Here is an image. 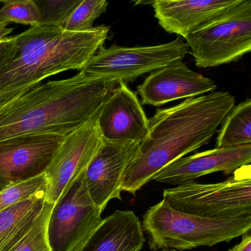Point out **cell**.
Here are the masks:
<instances>
[{"label": "cell", "instance_id": "484cf974", "mask_svg": "<svg viewBox=\"0 0 251 251\" xmlns=\"http://www.w3.org/2000/svg\"><path fill=\"white\" fill-rule=\"evenodd\" d=\"M14 29L13 28H8L7 27H2V28H0V43L5 39V38L8 37V35L11 34L12 33Z\"/></svg>", "mask_w": 251, "mask_h": 251}, {"label": "cell", "instance_id": "7402d4cb", "mask_svg": "<svg viewBox=\"0 0 251 251\" xmlns=\"http://www.w3.org/2000/svg\"><path fill=\"white\" fill-rule=\"evenodd\" d=\"M53 205L45 201L34 224L13 251H50L48 239V223Z\"/></svg>", "mask_w": 251, "mask_h": 251}, {"label": "cell", "instance_id": "603a6c76", "mask_svg": "<svg viewBox=\"0 0 251 251\" xmlns=\"http://www.w3.org/2000/svg\"><path fill=\"white\" fill-rule=\"evenodd\" d=\"M82 0H46L37 1L41 14L40 24L61 26L67 22Z\"/></svg>", "mask_w": 251, "mask_h": 251}, {"label": "cell", "instance_id": "f1b7e54d", "mask_svg": "<svg viewBox=\"0 0 251 251\" xmlns=\"http://www.w3.org/2000/svg\"><path fill=\"white\" fill-rule=\"evenodd\" d=\"M8 23H0V28H2V27H7V26H8Z\"/></svg>", "mask_w": 251, "mask_h": 251}, {"label": "cell", "instance_id": "9a60e30c", "mask_svg": "<svg viewBox=\"0 0 251 251\" xmlns=\"http://www.w3.org/2000/svg\"><path fill=\"white\" fill-rule=\"evenodd\" d=\"M241 0H155L151 1L159 25L169 33L184 38Z\"/></svg>", "mask_w": 251, "mask_h": 251}, {"label": "cell", "instance_id": "83f0119b", "mask_svg": "<svg viewBox=\"0 0 251 251\" xmlns=\"http://www.w3.org/2000/svg\"><path fill=\"white\" fill-rule=\"evenodd\" d=\"M149 251H180L178 250L172 249V248H162V249L159 250H151Z\"/></svg>", "mask_w": 251, "mask_h": 251}, {"label": "cell", "instance_id": "4dcf8cb0", "mask_svg": "<svg viewBox=\"0 0 251 251\" xmlns=\"http://www.w3.org/2000/svg\"></svg>", "mask_w": 251, "mask_h": 251}, {"label": "cell", "instance_id": "9c48e42d", "mask_svg": "<svg viewBox=\"0 0 251 251\" xmlns=\"http://www.w3.org/2000/svg\"><path fill=\"white\" fill-rule=\"evenodd\" d=\"M100 114V112H99ZM64 138L45 171V201L55 203L63 192L83 174L102 145L98 115Z\"/></svg>", "mask_w": 251, "mask_h": 251}, {"label": "cell", "instance_id": "5bb4252c", "mask_svg": "<svg viewBox=\"0 0 251 251\" xmlns=\"http://www.w3.org/2000/svg\"><path fill=\"white\" fill-rule=\"evenodd\" d=\"M251 163V145L216 148L173 161L157 173L152 180L176 186L217 172L231 174Z\"/></svg>", "mask_w": 251, "mask_h": 251}, {"label": "cell", "instance_id": "8fae6325", "mask_svg": "<svg viewBox=\"0 0 251 251\" xmlns=\"http://www.w3.org/2000/svg\"><path fill=\"white\" fill-rule=\"evenodd\" d=\"M140 143L103 139L88 166L85 173L88 192L102 212L111 200L121 201L123 178L127 167L137 155Z\"/></svg>", "mask_w": 251, "mask_h": 251}, {"label": "cell", "instance_id": "30bf717a", "mask_svg": "<svg viewBox=\"0 0 251 251\" xmlns=\"http://www.w3.org/2000/svg\"><path fill=\"white\" fill-rule=\"evenodd\" d=\"M66 136L31 134L0 142V177L11 184L45 174Z\"/></svg>", "mask_w": 251, "mask_h": 251}, {"label": "cell", "instance_id": "4316f807", "mask_svg": "<svg viewBox=\"0 0 251 251\" xmlns=\"http://www.w3.org/2000/svg\"><path fill=\"white\" fill-rule=\"evenodd\" d=\"M11 183L5 180V179L0 177V191H2V189H5L7 186H9Z\"/></svg>", "mask_w": 251, "mask_h": 251}, {"label": "cell", "instance_id": "7a4b0ae2", "mask_svg": "<svg viewBox=\"0 0 251 251\" xmlns=\"http://www.w3.org/2000/svg\"><path fill=\"white\" fill-rule=\"evenodd\" d=\"M117 84L80 71L23 92L0 108V142L23 135L68 136L99 114Z\"/></svg>", "mask_w": 251, "mask_h": 251}, {"label": "cell", "instance_id": "44dd1931", "mask_svg": "<svg viewBox=\"0 0 251 251\" xmlns=\"http://www.w3.org/2000/svg\"><path fill=\"white\" fill-rule=\"evenodd\" d=\"M3 3L0 9V23H14L31 27L40 24V11L35 1H5Z\"/></svg>", "mask_w": 251, "mask_h": 251}, {"label": "cell", "instance_id": "ffe728a7", "mask_svg": "<svg viewBox=\"0 0 251 251\" xmlns=\"http://www.w3.org/2000/svg\"><path fill=\"white\" fill-rule=\"evenodd\" d=\"M45 175H41L25 181L13 183L0 191V211L17 205L46 189Z\"/></svg>", "mask_w": 251, "mask_h": 251}, {"label": "cell", "instance_id": "ba28073f", "mask_svg": "<svg viewBox=\"0 0 251 251\" xmlns=\"http://www.w3.org/2000/svg\"><path fill=\"white\" fill-rule=\"evenodd\" d=\"M85 173L54 203L48 223L50 251H75L102 222V211L88 192Z\"/></svg>", "mask_w": 251, "mask_h": 251}, {"label": "cell", "instance_id": "e0dca14e", "mask_svg": "<svg viewBox=\"0 0 251 251\" xmlns=\"http://www.w3.org/2000/svg\"><path fill=\"white\" fill-rule=\"evenodd\" d=\"M45 191L0 211V251H13L36 222L45 202Z\"/></svg>", "mask_w": 251, "mask_h": 251}, {"label": "cell", "instance_id": "5b68a950", "mask_svg": "<svg viewBox=\"0 0 251 251\" xmlns=\"http://www.w3.org/2000/svg\"><path fill=\"white\" fill-rule=\"evenodd\" d=\"M251 165L226 181L216 183L187 182L163 192V199L180 212L213 219L251 216Z\"/></svg>", "mask_w": 251, "mask_h": 251}, {"label": "cell", "instance_id": "f546056e", "mask_svg": "<svg viewBox=\"0 0 251 251\" xmlns=\"http://www.w3.org/2000/svg\"><path fill=\"white\" fill-rule=\"evenodd\" d=\"M1 106H2V105H0V108H1Z\"/></svg>", "mask_w": 251, "mask_h": 251}, {"label": "cell", "instance_id": "d4e9b609", "mask_svg": "<svg viewBox=\"0 0 251 251\" xmlns=\"http://www.w3.org/2000/svg\"><path fill=\"white\" fill-rule=\"evenodd\" d=\"M228 251H251V232L242 235L241 242L233 248H230Z\"/></svg>", "mask_w": 251, "mask_h": 251}, {"label": "cell", "instance_id": "2e32d148", "mask_svg": "<svg viewBox=\"0 0 251 251\" xmlns=\"http://www.w3.org/2000/svg\"><path fill=\"white\" fill-rule=\"evenodd\" d=\"M142 222L131 210H117L75 251H140L145 245Z\"/></svg>", "mask_w": 251, "mask_h": 251}, {"label": "cell", "instance_id": "7c38bea8", "mask_svg": "<svg viewBox=\"0 0 251 251\" xmlns=\"http://www.w3.org/2000/svg\"><path fill=\"white\" fill-rule=\"evenodd\" d=\"M217 89L214 80L191 70L183 61L151 73L138 86L143 105L161 106L180 99L197 98Z\"/></svg>", "mask_w": 251, "mask_h": 251}, {"label": "cell", "instance_id": "ac0fdd59", "mask_svg": "<svg viewBox=\"0 0 251 251\" xmlns=\"http://www.w3.org/2000/svg\"><path fill=\"white\" fill-rule=\"evenodd\" d=\"M222 124L216 148L251 145V100L234 106Z\"/></svg>", "mask_w": 251, "mask_h": 251}, {"label": "cell", "instance_id": "6da1fadb", "mask_svg": "<svg viewBox=\"0 0 251 251\" xmlns=\"http://www.w3.org/2000/svg\"><path fill=\"white\" fill-rule=\"evenodd\" d=\"M234 106L233 95L215 92L157 110L126 170L122 191L136 195L164 167L208 144Z\"/></svg>", "mask_w": 251, "mask_h": 251}, {"label": "cell", "instance_id": "3957f363", "mask_svg": "<svg viewBox=\"0 0 251 251\" xmlns=\"http://www.w3.org/2000/svg\"><path fill=\"white\" fill-rule=\"evenodd\" d=\"M109 30L101 25L71 32L55 25L39 24L16 36L17 56L0 71V105L50 76L83 70L103 48Z\"/></svg>", "mask_w": 251, "mask_h": 251}, {"label": "cell", "instance_id": "4fadbf2b", "mask_svg": "<svg viewBox=\"0 0 251 251\" xmlns=\"http://www.w3.org/2000/svg\"><path fill=\"white\" fill-rule=\"evenodd\" d=\"M98 122L102 139L111 142H142L149 129V119L137 95L123 83L104 102Z\"/></svg>", "mask_w": 251, "mask_h": 251}, {"label": "cell", "instance_id": "d6986e66", "mask_svg": "<svg viewBox=\"0 0 251 251\" xmlns=\"http://www.w3.org/2000/svg\"><path fill=\"white\" fill-rule=\"evenodd\" d=\"M108 5L105 0H82L61 27L71 32L91 30L95 20L106 12Z\"/></svg>", "mask_w": 251, "mask_h": 251}, {"label": "cell", "instance_id": "52a82bcc", "mask_svg": "<svg viewBox=\"0 0 251 251\" xmlns=\"http://www.w3.org/2000/svg\"><path fill=\"white\" fill-rule=\"evenodd\" d=\"M190 52L183 38L154 46L121 47L113 45L101 48L88 62L82 73L104 77L117 83L133 81L177 61H183Z\"/></svg>", "mask_w": 251, "mask_h": 251}, {"label": "cell", "instance_id": "cb8c5ba5", "mask_svg": "<svg viewBox=\"0 0 251 251\" xmlns=\"http://www.w3.org/2000/svg\"><path fill=\"white\" fill-rule=\"evenodd\" d=\"M14 37H7L0 43V71L11 63L17 55Z\"/></svg>", "mask_w": 251, "mask_h": 251}, {"label": "cell", "instance_id": "8992f818", "mask_svg": "<svg viewBox=\"0 0 251 251\" xmlns=\"http://www.w3.org/2000/svg\"><path fill=\"white\" fill-rule=\"evenodd\" d=\"M184 39L200 68L238 61L251 50V0H241Z\"/></svg>", "mask_w": 251, "mask_h": 251}, {"label": "cell", "instance_id": "277c9868", "mask_svg": "<svg viewBox=\"0 0 251 251\" xmlns=\"http://www.w3.org/2000/svg\"><path fill=\"white\" fill-rule=\"evenodd\" d=\"M142 227L151 250L172 248L183 251L229 242L251 229V216L213 219L180 212L164 201L148 208Z\"/></svg>", "mask_w": 251, "mask_h": 251}]
</instances>
